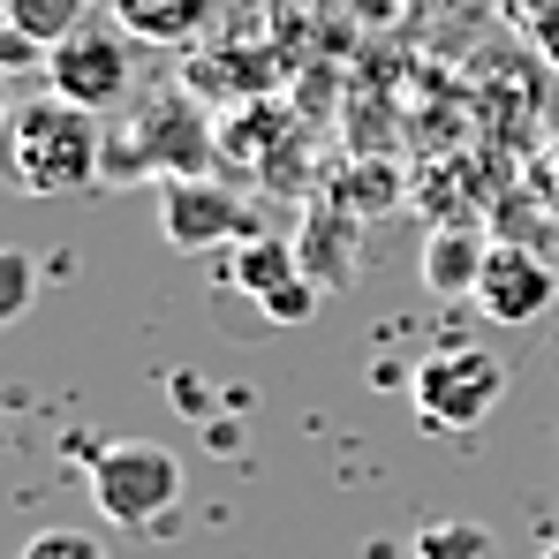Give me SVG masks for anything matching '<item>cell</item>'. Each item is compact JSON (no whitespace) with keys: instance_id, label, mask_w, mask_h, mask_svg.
<instances>
[{"instance_id":"cell-1","label":"cell","mask_w":559,"mask_h":559,"mask_svg":"<svg viewBox=\"0 0 559 559\" xmlns=\"http://www.w3.org/2000/svg\"><path fill=\"white\" fill-rule=\"evenodd\" d=\"M8 167L31 197H84L106 175V129L92 106L46 92L8 106Z\"/></svg>"},{"instance_id":"cell-2","label":"cell","mask_w":559,"mask_h":559,"mask_svg":"<svg viewBox=\"0 0 559 559\" xmlns=\"http://www.w3.org/2000/svg\"><path fill=\"white\" fill-rule=\"evenodd\" d=\"M92 476V507L121 530H159L175 507H182V454L152 447V439H114L84 454Z\"/></svg>"},{"instance_id":"cell-3","label":"cell","mask_w":559,"mask_h":559,"mask_svg":"<svg viewBox=\"0 0 559 559\" xmlns=\"http://www.w3.org/2000/svg\"><path fill=\"white\" fill-rule=\"evenodd\" d=\"M212 152H219V144H212V121H204L182 92H159V98H144V114L129 121L121 144H106V167L182 182V175H204V167H212Z\"/></svg>"},{"instance_id":"cell-4","label":"cell","mask_w":559,"mask_h":559,"mask_svg":"<svg viewBox=\"0 0 559 559\" xmlns=\"http://www.w3.org/2000/svg\"><path fill=\"white\" fill-rule=\"evenodd\" d=\"M408 401L431 431L462 439V431H484V416L507 401V364L484 356V348H439L424 356L416 378H408Z\"/></svg>"},{"instance_id":"cell-5","label":"cell","mask_w":559,"mask_h":559,"mask_svg":"<svg viewBox=\"0 0 559 559\" xmlns=\"http://www.w3.org/2000/svg\"><path fill=\"white\" fill-rule=\"evenodd\" d=\"M136 31H121V15L114 8H98L84 31H69L53 53H46V69H53V92L76 98V106H121L129 84H136V46H129Z\"/></svg>"},{"instance_id":"cell-6","label":"cell","mask_w":559,"mask_h":559,"mask_svg":"<svg viewBox=\"0 0 559 559\" xmlns=\"http://www.w3.org/2000/svg\"><path fill=\"white\" fill-rule=\"evenodd\" d=\"M159 235L175 250H227V242H258V204L242 189L212 182V175H182L159 182Z\"/></svg>"},{"instance_id":"cell-7","label":"cell","mask_w":559,"mask_h":559,"mask_svg":"<svg viewBox=\"0 0 559 559\" xmlns=\"http://www.w3.org/2000/svg\"><path fill=\"white\" fill-rule=\"evenodd\" d=\"M476 302H484L491 325H537V318L559 302V280H552V265H545L537 250L491 242V250H484V273H476Z\"/></svg>"},{"instance_id":"cell-8","label":"cell","mask_w":559,"mask_h":559,"mask_svg":"<svg viewBox=\"0 0 559 559\" xmlns=\"http://www.w3.org/2000/svg\"><path fill=\"white\" fill-rule=\"evenodd\" d=\"M242 258H235V280L273 310L280 325H295V318H310V302H318V287L302 280V258L287 250V242H273V235H258V242H235Z\"/></svg>"},{"instance_id":"cell-9","label":"cell","mask_w":559,"mask_h":559,"mask_svg":"<svg viewBox=\"0 0 559 559\" xmlns=\"http://www.w3.org/2000/svg\"><path fill=\"white\" fill-rule=\"evenodd\" d=\"M484 235H468V227H439L431 242H424V280L439 287V295H476V273H484Z\"/></svg>"},{"instance_id":"cell-10","label":"cell","mask_w":559,"mask_h":559,"mask_svg":"<svg viewBox=\"0 0 559 559\" xmlns=\"http://www.w3.org/2000/svg\"><path fill=\"white\" fill-rule=\"evenodd\" d=\"M0 15H8V38H23V46H46V53H53L69 31H84V23L98 15V0H8Z\"/></svg>"},{"instance_id":"cell-11","label":"cell","mask_w":559,"mask_h":559,"mask_svg":"<svg viewBox=\"0 0 559 559\" xmlns=\"http://www.w3.org/2000/svg\"><path fill=\"white\" fill-rule=\"evenodd\" d=\"M114 15H121V31L175 46V38H189L204 23V0H114Z\"/></svg>"},{"instance_id":"cell-12","label":"cell","mask_w":559,"mask_h":559,"mask_svg":"<svg viewBox=\"0 0 559 559\" xmlns=\"http://www.w3.org/2000/svg\"><path fill=\"white\" fill-rule=\"evenodd\" d=\"M416 559H491V530L484 522H424Z\"/></svg>"},{"instance_id":"cell-13","label":"cell","mask_w":559,"mask_h":559,"mask_svg":"<svg viewBox=\"0 0 559 559\" xmlns=\"http://www.w3.org/2000/svg\"><path fill=\"white\" fill-rule=\"evenodd\" d=\"M23 559H114V552L98 545L92 530H38V537L23 545Z\"/></svg>"},{"instance_id":"cell-14","label":"cell","mask_w":559,"mask_h":559,"mask_svg":"<svg viewBox=\"0 0 559 559\" xmlns=\"http://www.w3.org/2000/svg\"><path fill=\"white\" fill-rule=\"evenodd\" d=\"M31 310V258L23 250H0V318L15 325Z\"/></svg>"},{"instance_id":"cell-15","label":"cell","mask_w":559,"mask_h":559,"mask_svg":"<svg viewBox=\"0 0 559 559\" xmlns=\"http://www.w3.org/2000/svg\"><path fill=\"white\" fill-rule=\"evenodd\" d=\"M537 182H545V189H552V197H559V144H552V152H545V167H537Z\"/></svg>"},{"instance_id":"cell-16","label":"cell","mask_w":559,"mask_h":559,"mask_svg":"<svg viewBox=\"0 0 559 559\" xmlns=\"http://www.w3.org/2000/svg\"><path fill=\"white\" fill-rule=\"evenodd\" d=\"M552 559H559V552H552Z\"/></svg>"}]
</instances>
